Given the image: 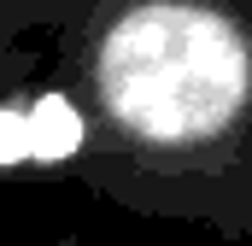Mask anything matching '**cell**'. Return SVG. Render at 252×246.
Instances as JSON below:
<instances>
[{
    "label": "cell",
    "instance_id": "6da1fadb",
    "mask_svg": "<svg viewBox=\"0 0 252 246\" xmlns=\"http://www.w3.org/2000/svg\"><path fill=\"white\" fill-rule=\"evenodd\" d=\"M247 59L235 35L188 6L129 18L106 47V100L141 135H205L241 106Z\"/></svg>",
    "mask_w": 252,
    "mask_h": 246
},
{
    "label": "cell",
    "instance_id": "7a4b0ae2",
    "mask_svg": "<svg viewBox=\"0 0 252 246\" xmlns=\"http://www.w3.org/2000/svg\"><path fill=\"white\" fill-rule=\"evenodd\" d=\"M24 141L35 158H64L76 141H82V118L64 106V100H41L30 118H24Z\"/></svg>",
    "mask_w": 252,
    "mask_h": 246
},
{
    "label": "cell",
    "instance_id": "3957f363",
    "mask_svg": "<svg viewBox=\"0 0 252 246\" xmlns=\"http://www.w3.org/2000/svg\"><path fill=\"white\" fill-rule=\"evenodd\" d=\"M30 153V141H24V118L18 112H0V164H18Z\"/></svg>",
    "mask_w": 252,
    "mask_h": 246
}]
</instances>
